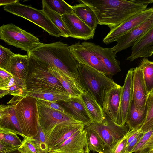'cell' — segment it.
I'll return each instance as SVG.
<instances>
[{
  "label": "cell",
  "instance_id": "6da1fadb",
  "mask_svg": "<svg viewBox=\"0 0 153 153\" xmlns=\"http://www.w3.org/2000/svg\"><path fill=\"white\" fill-rule=\"evenodd\" d=\"M94 13L99 24L111 30L128 19L147 9L148 4L137 0H80Z\"/></svg>",
  "mask_w": 153,
  "mask_h": 153
},
{
  "label": "cell",
  "instance_id": "7a4b0ae2",
  "mask_svg": "<svg viewBox=\"0 0 153 153\" xmlns=\"http://www.w3.org/2000/svg\"><path fill=\"white\" fill-rule=\"evenodd\" d=\"M68 46L61 41L43 43L27 54L50 66L56 68L71 79L81 84L78 69L79 63L71 53Z\"/></svg>",
  "mask_w": 153,
  "mask_h": 153
},
{
  "label": "cell",
  "instance_id": "3957f363",
  "mask_svg": "<svg viewBox=\"0 0 153 153\" xmlns=\"http://www.w3.org/2000/svg\"><path fill=\"white\" fill-rule=\"evenodd\" d=\"M7 104L15 106L22 133L27 137H36L39 120L36 99L27 94L23 97H13Z\"/></svg>",
  "mask_w": 153,
  "mask_h": 153
},
{
  "label": "cell",
  "instance_id": "277c9868",
  "mask_svg": "<svg viewBox=\"0 0 153 153\" xmlns=\"http://www.w3.org/2000/svg\"><path fill=\"white\" fill-rule=\"evenodd\" d=\"M78 69L85 91L90 94L102 108L107 93L118 85L104 74L87 66L79 63Z\"/></svg>",
  "mask_w": 153,
  "mask_h": 153
},
{
  "label": "cell",
  "instance_id": "5b68a950",
  "mask_svg": "<svg viewBox=\"0 0 153 153\" xmlns=\"http://www.w3.org/2000/svg\"><path fill=\"white\" fill-rule=\"evenodd\" d=\"M28 55L29 72L26 80L27 89L46 88L67 92L57 79L49 71L47 65Z\"/></svg>",
  "mask_w": 153,
  "mask_h": 153
},
{
  "label": "cell",
  "instance_id": "8992f818",
  "mask_svg": "<svg viewBox=\"0 0 153 153\" xmlns=\"http://www.w3.org/2000/svg\"><path fill=\"white\" fill-rule=\"evenodd\" d=\"M6 12L27 19L40 27L50 35L62 36L59 29L53 24L42 10H38L18 2L4 6Z\"/></svg>",
  "mask_w": 153,
  "mask_h": 153
},
{
  "label": "cell",
  "instance_id": "52a82bcc",
  "mask_svg": "<svg viewBox=\"0 0 153 153\" xmlns=\"http://www.w3.org/2000/svg\"><path fill=\"white\" fill-rule=\"evenodd\" d=\"M84 127L95 131L99 135L103 143L104 153H111L115 146L129 131L126 124L118 125L106 114L102 123H92Z\"/></svg>",
  "mask_w": 153,
  "mask_h": 153
},
{
  "label": "cell",
  "instance_id": "ba28073f",
  "mask_svg": "<svg viewBox=\"0 0 153 153\" xmlns=\"http://www.w3.org/2000/svg\"><path fill=\"white\" fill-rule=\"evenodd\" d=\"M0 39L10 45L26 51L27 53L43 43L38 38L12 23L0 27Z\"/></svg>",
  "mask_w": 153,
  "mask_h": 153
},
{
  "label": "cell",
  "instance_id": "9c48e42d",
  "mask_svg": "<svg viewBox=\"0 0 153 153\" xmlns=\"http://www.w3.org/2000/svg\"><path fill=\"white\" fill-rule=\"evenodd\" d=\"M37 102L39 121L45 133L59 126L83 124L66 111L63 112Z\"/></svg>",
  "mask_w": 153,
  "mask_h": 153
},
{
  "label": "cell",
  "instance_id": "30bf717a",
  "mask_svg": "<svg viewBox=\"0 0 153 153\" xmlns=\"http://www.w3.org/2000/svg\"><path fill=\"white\" fill-rule=\"evenodd\" d=\"M68 47L72 55L79 63L89 66L106 75L105 69L100 58L89 42L80 43L79 41L69 45Z\"/></svg>",
  "mask_w": 153,
  "mask_h": 153
},
{
  "label": "cell",
  "instance_id": "8fae6325",
  "mask_svg": "<svg viewBox=\"0 0 153 153\" xmlns=\"http://www.w3.org/2000/svg\"><path fill=\"white\" fill-rule=\"evenodd\" d=\"M153 13V7L149 8L127 19L117 27L111 30L103 39V42L109 44L144 22Z\"/></svg>",
  "mask_w": 153,
  "mask_h": 153
},
{
  "label": "cell",
  "instance_id": "7c38bea8",
  "mask_svg": "<svg viewBox=\"0 0 153 153\" xmlns=\"http://www.w3.org/2000/svg\"><path fill=\"white\" fill-rule=\"evenodd\" d=\"M134 68L128 70L121 91L120 106L116 123L126 124L127 115L133 101V76Z\"/></svg>",
  "mask_w": 153,
  "mask_h": 153
},
{
  "label": "cell",
  "instance_id": "4fadbf2b",
  "mask_svg": "<svg viewBox=\"0 0 153 153\" xmlns=\"http://www.w3.org/2000/svg\"><path fill=\"white\" fill-rule=\"evenodd\" d=\"M153 26V13L144 22L119 37L117 44L112 48L116 53L132 46L135 43Z\"/></svg>",
  "mask_w": 153,
  "mask_h": 153
},
{
  "label": "cell",
  "instance_id": "5bb4252c",
  "mask_svg": "<svg viewBox=\"0 0 153 153\" xmlns=\"http://www.w3.org/2000/svg\"><path fill=\"white\" fill-rule=\"evenodd\" d=\"M84 127L82 128L68 139L48 152L85 153L87 143Z\"/></svg>",
  "mask_w": 153,
  "mask_h": 153
},
{
  "label": "cell",
  "instance_id": "9a60e30c",
  "mask_svg": "<svg viewBox=\"0 0 153 153\" xmlns=\"http://www.w3.org/2000/svg\"><path fill=\"white\" fill-rule=\"evenodd\" d=\"M85 126L83 124L60 126L45 133L48 152L64 142Z\"/></svg>",
  "mask_w": 153,
  "mask_h": 153
},
{
  "label": "cell",
  "instance_id": "2e32d148",
  "mask_svg": "<svg viewBox=\"0 0 153 153\" xmlns=\"http://www.w3.org/2000/svg\"><path fill=\"white\" fill-rule=\"evenodd\" d=\"M149 94L144 82L142 69L139 65L134 68L133 76V101L137 109L140 111L146 109Z\"/></svg>",
  "mask_w": 153,
  "mask_h": 153
},
{
  "label": "cell",
  "instance_id": "e0dca14e",
  "mask_svg": "<svg viewBox=\"0 0 153 153\" xmlns=\"http://www.w3.org/2000/svg\"><path fill=\"white\" fill-rule=\"evenodd\" d=\"M61 16L70 33V37L85 40L93 38L95 30L91 28L74 13Z\"/></svg>",
  "mask_w": 153,
  "mask_h": 153
},
{
  "label": "cell",
  "instance_id": "ac0fdd59",
  "mask_svg": "<svg viewBox=\"0 0 153 153\" xmlns=\"http://www.w3.org/2000/svg\"><path fill=\"white\" fill-rule=\"evenodd\" d=\"M89 43L98 54L105 69L106 75L112 79L113 75L121 71L119 61L116 58L117 53L113 51L112 48H103L94 43Z\"/></svg>",
  "mask_w": 153,
  "mask_h": 153
},
{
  "label": "cell",
  "instance_id": "d6986e66",
  "mask_svg": "<svg viewBox=\"0 0 153 153\" xmlns=\"http://www.w3.org/2000/svg\"><path fill=\"white\" fill-rule=\"evenodd\" d=\"M131 50V54L126 59L130 62L153 55V26L135 43Z\"/></svg>",
  "mask_w": 153,
  "mask_h": 153
},
{
  "label": "cell",
  "instance_id": "ffe728a7",
  "mask_svg": "<svg viewBox=\"0 0 153 153\" xmlns=\"http://www.w3.org/2000/svg\"><path fill=\"white\" fill-rule=\"evenodd\" d=\"M65 111L85 126L93 122L92 118L81 97L72 98L69 101L61 102Z\"/></svg>",
  "mask_w": 153,
  "mask_h": 153
},
{
  "label": "cell",
  "instance_id": "44dd1931",
  "mask_svg": "<svg viewBox=\"0 0 153 153\" xmlns=\"http://www.w3.org/2000/svg\"><path fill=\"white\" fill-rule=\"evenodd\" d=\"M122 86L118 85L107 93L102 108L104 113L115 123L117 117Z\"/></svg>",
  "mask_w": 153,
  "mask_h": 153
},
{
  "label": "cell",
  "instance_id": "7402d4cb",
  "mask_svg": "<svg viewBox=\"0 0 153 153\" xmlns=\"http://www.w3.org/2000/svg\"><path fill=\"white\" fill-rule=\"evenodd\" d=\"M28 94L26 81L12 76L10 79L0 83V98L7 95L23 97Z\"/></svg>",
  "mask_w": 153,
  "mask_h": 153
},
{
  "label": "cell",
  "instance_id": "603a6c76",
  "mask_svg": "<svg viewBox=\"0 0 153 153\" xmlns=\"http://www.w3.org/2000/svg\"><path fill=\"white\" fill-rule=\"evenodd\" d=\"M29 65L28 54H16L11 58L4 70L12 75L26 81L29 74Z\"/></svg>",
  "mask_w": 153,
  "mask_h": 153
},
{
  "label": "cell",
  "instance_id": "cb8c5ba5",
  "mask_svg": "<svg viewBox=\"0 0 153 153\" xmlns=\"http://www.w3.org/2000/svg\"><path fill=\"white\" fill-rule=\"evenodd\" d=\"M27 92L28 95L36 99L56 102H67L72 98L68 92L50 88H31L27 89Z\"/></svg>",
  "mask_w": 153,
  "mask_h": 153
},
{
  "label": "cell",
  "instance_id": "d4e9b609",
  "mask_svg": "<svg viewBox=\"0 0 153 153\" xmlns=\"http://www.w3.org/2000/svg\"><path fill=\"white\" fill-rule=\"evenodd\" d=\"M48 65L49 71L57 79L71 98L81 97L85 92L81 84L71 79L56 68Z\"/></svg>",
  "mask_w": 153,
  "mask_h": 153
},
{
  "label": "cell",
  "instance_id": "484cf974",
  "mask_svg": "<svg viewBox=\"0 0 153 153\" xmlns=\"http://www.w3.org/2000/svg\"><path fill=\"white\" fill-rule=\"evenodd\" d=\"M0 127L13 130L21 133L13 104L0 105Z\"/></svg>",
  "mask_w": 153,
  "mask_h": 153
},
{
  "label": "cell",
  "instance_id": "4316f807",
  "mask_svg": "<svg viewBox=\"0 0 153 153\" xmlns=\"http://www.w3.org/2000/svg\"><path fill=\"white\" fill-rule=\"evenodd\" d=\"M81 97L92 118V123H102L105 118L106 114L94 97L88 92L85 91Z\"/></svg>",
  "mask_w": 153,
  "mask_h": 153
},
{
  "label": "cell",
  "instance_id": "83f0119b",
  "mask_svg": "<svg viewBox=\"0 0 153 153\" xmlns=\"http://www.w3.org/2000/svg\"><path fill=\"white\" fill-rule=\"evenodd\" d=\"M72 7L73 13L91 28L95 30L99 24V20L89 6L81 2Z\"/></svg>",
  "mask_w": 153,
  "mask_h": 153
},
{
  "label": "cell",
  "instance_id": "f1b7e54d",
  "mask_svg": "<svg viewBox=\"0 0 153 153\" xmlns=\"http://www.w3.org/2000/svg\"><path fill=\"white\" fill-rule=\"evenodd\" d=\"M146 111L147 108L145 110L142 111L137 109L132 101L126 122V124L129 128V131L141 128L145 121Z\"/></svg>",
  "mask_w": 153,
  "mask_h": 153
},
{
  "label": "cell",
  "instance_id": "f546056e",
  "mask_svg": "<svg viewBox=\"0 0 153 153\" xmlns=\"http://www.w3.org/2000/svg\"><path fill=\"white\" fill-rule=\"evenodd\" d=\"M42 10L53 24L59 29L62 34V37H70V33L64 22L61 15L52 10L44 0L42 1Z\"/></svg>",
  "mask_w": 153,
  "mask_h": 153
},
{
  "label": "cell",
  "instance_id": "4dcf8cb0",
  "mask_svg": "<svg viewBox=\"0 0 153 153\" xmlns=\"http://www.w3.org/2000/svg\"><path fill=\"white\" fill-rule=\"evenodd\" d=\"M85 131L87 147L85 153H89L91 151L98 153H104L102 141L97 133L95 131L87 128Z\"/></svg>",
  "mask_w": 153,
  "mask_h": 153
},
{
  "label": "cell",
  "instance_id": "1f68e13d",
  "mask_svg": "<svg viewBox=\"0 0 153 153\" xmlns=\"http://www.w3.org/2000/svg\"><path fill=\"white\" fill-rule=\"evenodd\" d=\"M139 65L142 68L144 82L149 94L153 92V61L144 58Z\"/></svg>",
  "mask_w": 153,
  "mask_h": 153
},
{
  "label": "cell",
  "instance_id": "d6a6232c",
  "mask_svg": "<svg viewBox=\"0 0 153 153\" xmlns=\"http://www.w3.org/2000/svg\"><path fill=\"white\" fill-rule=\"evenodd\" d=\"M44 1L52 10L61 16L73 13L72 6L64 0H45Z\"/></svg>",
  "mask_w": 153,
  "mask_h": 153
},
{
  "label": "cell",
  "instance_id": "836d02e7",
  "mask_svg": "<svg viewBox=\"0 0 153 153\" xmlns=\"http://www.w3.org/2000/svg\"><path fill=\"white\" fill-rule=\"evenodd\" d=\"M17 150L20 153H41L39 143L36 137L23 138Z\"/></svg>",
  "mask_w": 153,
  "mask_h": 153
},
{
  "label": "cell",
  "instance_id": "e575fe53",
  "mask_svg": "<svg viewBox=\"0 0 153 153\" xmlns=\"http://www.w3.org/2000/svg\"><path fill=\"white\" fill-rule=\"evenodd\" d=\"M147 111L145 121L140 128V131L146 132L153 130V92L149 94L146 102Z\"/></svg>",
  "mask_w": 153,
  "mask_h": 153
},
{
  "label": "cell",
  "instance_id": "d590c367",
  "mask_svg": "<svg viewBox=\"0 0 153 153\" xmlns=\"http://www.w3.org/2000/svg\"><path fill=\"white\" fill-rule=\"evenodd\" d=\"M0 133L3 135V138L1 140L15 146H20L22 143L18 135L22 136L23 138L27 137L18 131L5 128L0 127Z\"/></svg>",
  "mask_w": 153,
  "mask_h": 153
},
{
  "label": "cell",
  "instance_id": "8d00e7d4",
  "mask_svg": "<svg viewBox=\"0 0 153 153\" xmlns=\"http://www.w3.org/2000/svg\"><path fill=\"white\" fill-rule=\"evenodd\" d=\"M16 54L11 51L0 45V68L5 69L11 58Z\"/></svg>",
  "mask_w": 153,
  "mask_h": 153
},
{
  "label": "cell",
  "instance_id": "74e56055",
  "mask_svg": "<svg viewBox=\"0 0 153 153\" xmlns=\"http://www.w3.org/2000/svg\"><path fill=\"white\" fill-rule=\"evenodd\" d=\"M36 138L39 143L41 153H47L48 149L46 139L45 133L39 120L37 126V136Z\"/></svg>",
  "mask_w": 153,
  "mask_h": 153
},
{
  "label": "cell",
  "instance_id": "f35d334b",
  "mask_svg": "<svg viewBox=\"0 0 153 153\" xmlns=\"http://www.w3.org/2000/svg\"><path fill=\"white\" fill-rule=\"evenodd\" d=\"M153 130H150L145 133L144 135L132 151V153H141L143 147L151 137Z\"/></svg>",
  "mask_w": 153,
  "mask_h": 153
},
{
  "label": "cell",
  "instance_id": "ab89813d",
  "mask_svg": "<svg viewBox=\"0 0 153 153\" xmlns=\"http://www.w3.org/2000/svg\"><path fill=\"white\" fill-rule=\"evenodd\" d=\"M127 146V140L126 135L115 146L111 153H128L126 151Z\"/></svg>",
  "mask_w": 153,
  "mask_h": 153
},
{
  "label": "cell",
  "instance_id": "60d3db41",
  "mask_svg": "<svg viewBox=\"0 0 153 153\" xmlns=\"http://www.w3.org/2000/svg\"><path fill=\"white\" fill-rule=\"evenodd\" d=\"M36 101L48 107L63 112L66 111L64 108L57 102L40 99H36Z\"/></svg>",
  "mask_w": 153,
  "mask_h": 153
},
{
  "label": "cell",
  "instance_id": "b9f144b4",
  "mask_svg": "<svg viewBox=\"0 0 153 153\" xmlns=\"http://www.w3.org/2000/svg\"><path fill=\"white\" fill-rule=\"evenodd\" d=\"M20 146L11 145L0 140V153H10L17 150Z\"/></svg>",
  "mask_w": 153,
  "mask_h": 153
},
{
  "label": "cell",
  "instance_id": "7bdbcfd3",
  "mask_svg": "<svg viewBox=\"0 0 153 153\" xmlns=\"http://www.w3.org/2000/svg\"><path fill=\"white\" fill-rule=\"evenodd\" d=\"M146 132L140 131L135 138L126 147V151L128 153H132V151L143 137Z\"/></svg>",
  "mask_w": 153,
  "mask_h": 153
},
{
  "label": "cell",
  "instance_id": "ee69618b",
  "mask_svg": "<svg viewBox=\"0 0 153 153\" xmlns=\"http://www.w3.org/2000/svg\"><path fill=\"white\" fill-rule=\"evenodd\" d=\"M13 75L6 70L0 68V83L10 79Z\"/></svg>",
  "mask_w": 153,
  "mask_h": 153
},
{
  "label": "cell",
  "instance_id": "f6af8a7d",
  "mask_svg": "<svg viewBox=\"0 0 153 153\" xmlns=\"http://www.w3.org/2000/svg\"><path fill=\"white\" fill-rule=\"evenodd\" d=\"M140 131V128L133 129L128 131L126 135L127 140V145L135 138Z\"/></svg>",
  "mask_w": 153,
  "mask_h": 153
},
{
  "label": "cell",
  "instance_id": "bcb514c9",
  "mask_svg": "<svg viewBox=\"0 0 153 153\" xmlns=\"http://www.w3.org/2000/svg\"><path fill=\"white\" fill-rule=\"evenodd\" d=\"M153 148V131L150 138L143 147L141 153H148Z\"/></svg>",
  "mask_w": 153,
  "mask_h": 153
},
{
  "label": "cell",
  "instance_id": "7dc6e473",
  "mask_svg": "<svg viewBox=\"0 0 153 153\" xmlns=\"http://www.w3.org/2000/svg\"><path fill=\"white\" fill-rule=\"evenodd\" d=\"M18 0H1L0 1V5L6 6L11 4L18 2Z\"/></svg>",
  "mask_w": 153,
  "mask_h": 153
},
{
  "label": "cell",
  "instance_id": "c3c4849f",
  "mask_svg": "<svg viewBox=\"0 0 153 153\" xmlns=\"http://www.w3.org/2000/svg\"><path fill=\"white\" fill-rule=\"evenodd\" d=\"M148 153H153V149L151 150Z\"/></svg>",
  "mask_w": 153,
  "mask_h": 153
},
{
  "label": "cell",
  "instance_id": "681fc988",
  "mask_svg": "<svg viewBox=\"0 0 153 153\" xmlns=\"http://www.w3.org/2000/svg\"><path fill=\"white\" fill-rule=\"evenodd\" d=\"M10 153H20L19 151H18L17 152H13Z\"/></svg>",
  "mask_w": 153,
  "mask_h": 153
},
{
  "label": "cell",
  "instance_id": "f907efd6",
  "mask_svg": "<svg viewBox=\"0 0 153 153\" xmlns=\"http://www.w3.org/2000/svg\"></svg>",
  "mask_w": 153,
  "mask_h": 153
},
{
  "label": "cell",
  "instance_id": "816d5d0a",
  "mask_svg": "<svg viewBox=\"0 0 153 153\" xmlns=\"http://www.w3.org/2000/svg\"></svg>",
  "mask_w": 153,
  "mask_h": 153
},
{
  "label": "cell",
  "instance_id": "f5cc1de1",
  "mask_svg": "<svg viewBox=\"0 0 153 153\" xmlns=\"http://www.w3.org/2000/svg\"><path fill=\"white\" fill-rule=\"evenodd\" d=\"M152 149H153V148Z\"/></svg>",
  "mask_w": 153,
  "mask_h": 153
}]
</instances>
